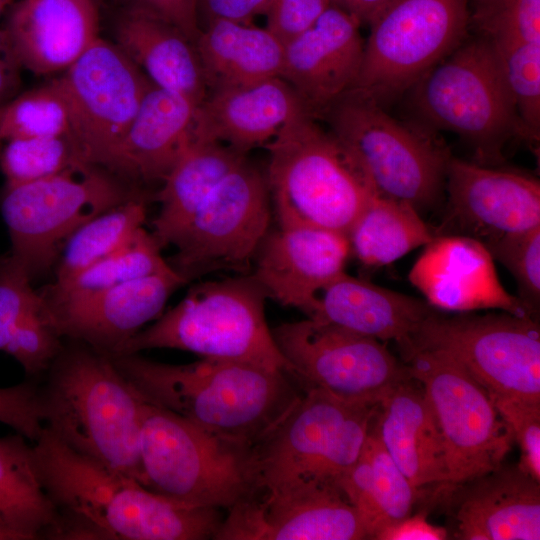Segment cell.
<instances>
[{
    "label": "cell",
    "instance_id": "cell-16",
    "mask_svg": "<svg viewBox=\"0 0 540 540\" xmlns=\"http://www.w3.org/2000/svg\"><path fill=\"white\" fill-rule=\"evenodd\" d=\"M56 80L80 159L108 170L152 83L115 43L101 37Z\"/></svg>",
    "mask_w": 540,
    "mask_h": 540
},
{
    "label": "cell",
    "instance_id": "cell-17",
    "mask_svg": "<svg viewBox=\"0 0 540 540\" xmlns=\"http://www.w3.org/2000/svg\"><path fill=\"white\" fill-rule=\"evenodd\" d=\"M186 283L173 269L97 291L65 292L46 286L39 294L62 338L114 356L161 315L171 294Z\"/></svg>",
    "mask_w": 540,
    "mask_h": 540
},
{
    "label": "cell",
    "instance_id": "cell-33",
    "mask_svg": "<svg viewBox=\"0 0 540 540\" xmlns=\"http://www.w3.org/2000/svg\"><path fill=\"white\" fill-rule=\"evenodd\" d=\"M351 253L365 267L388 265L426 246L433 231L409 203L377 195L347 234Z\"/></svg>",
    "mask_w": 540,
    "mask_h": 540
},
{
    "label": "cell",
    "instance_id": "cell-27",
    "mask_svg": "<svg viewBox=\"0 0 540 540\" xmlns=\"http://www.w3.org/2000/svg\"><path fill=\"white\" fill-rule=\"evenodd\" d=\"M462 486L456 512L460 539H540V482L518 465H501Z\"/></svg>",
    "mask_w": 540,
    "mask_h": 540
},
{
    "label": "cell",
    "instance_id": "cell-25",
    "mask_svg": "<svg viewBox=\"0 0 540 540\" xmlns=\"http://www.w3.org/2000/svg\"><path fill=\"white\" fill-rule=\"evenodd\" d=\"M434 311L426 301L344 271L315 295L304 314L379 341H395L402 353Z\"/></svg>",
    "mask_w": 540,
    "mask_h": 540
},
{
    "label": "cell",
    "instance_id": "cell-37",
    "mask_svg": "<svg viewBox=\"0 0 540 540\" xmlns=\"http://www.w3.org/2000/svg\"><path fill=\"white\" fill-rule=\"evenodd\" d=\"M70 134L69 107L56 79L2 106V141Z\"/></svg>",
    "mask_w": 540,
    "mask_h": 540
},
{
    "label": "cell",
    "instance_id": "cell-39",
    "mask_svg": "<svg viewBox=\"0 0 540 540\" xmlns=\"http://www.w3.org/2000/svg\"><path fill=\"white\" fill-rule=\"evenodd\" d=\"M493 260L512 274L518 298L533 313L540 302V225L483 242Z\"/></svg>",
    "mask_w": 540,
    "mask_h": 540
},
{
    "label": "cell",
    "instance_id": "cell-14",
    "mask_svg": "<svg viewBox=\"0 0 540 540\" xmlns=\"http://www.w3.org/2000/svg\"><path fill=\"white\" fill-rule=\"evenodd\" d=\"M300 387L379 406L409 378L407 367L377 339L312 318L271 329Z\"/></svg>",
    "mask_w": 540,
    "mask_h": 540
},
{
    "label": "cell",
    "instance_id": "cell-50",
    "mask_svg": "<svg viewBox=\"0 0 540 540\" xmlns=\"http://www.w3.org/2000/svg\"><path fill=\"white\" fill-rule=\"evenodd\" d=\"M19 65L13 58L2 31H0V101L8 98L17 89Z\"/></svg>",
    "mask_w": 540,
    "mask_h": 540
},
{
    "label": "cell",
    "instance_id": "cell-47",
    "mask_svg": "<svg viewBox=\"0 0 540 540\" xmlns=\"http://www.w3.org/2000/svg\"><path fill=\"white\" fill-rule=\"evenodd\" d=\"M127 8L157 17L178 28L192 42L200 31L198 0H126Z\"/></svg>",
    "mask_w": 540,
    "mask_h": 540
},
{
    "label": "cell",
    "instance_id": "cell-38",
    "mask_svg": "<svg viewBox=\"0 0 540 540\" xmlns=\"http://www.w3.org/2000/svg\"><path fill=\"white\" fill-rule=\"evenodd\" d=\"M6 186L38 181L84 163L70 135L12 139L0 154Z\"/></svg>",
    "mask_w": 540,
    "mask_h": 540
},
{
    "label": "cell",
    "instance_id": "cell-36",
    "mask_svg": "<svg viewBox=\"0 0 540 540\" xmlns=\"http://www.w3.org/2000/svg\"><path fill=\"white\" fill-rule=\"evenodd\" d=\"M488 40L512 99L519 133L536 143L540 128V41Z\"/></svg>",
    "mask_w": 540,
    "mask_h": 540
},
{
    "label": "cell",
    "instance_id": "cell-20",
    "mask_svg": "<svg viewBox=\"0 0 540 540\" xmlns=\"http://www.w3.org/2000/svg\"><path fill=\"white\" fill-rule=\"evenodd\" d=\"M408 279L433 308L534 315L501 284L485 245L467 235L435 236L415 261Z\"/></svg>",
    "mask_w": 540,
    "mask_h": 540
},
{
    "label": "cell",
    "instance_id": "cell-11",
    "mask_svg": "<svg viewBox=\"0 0 540 540\" xmlns=\"http://www.w3.org/2000/svg\"><path fill=\"white\" fill-rule=\"evenodd\" d=\"M440 352L488 393L540 401V331L533 317L508 312L448 317L436 310L401 353Z\"/></svg>",
    "mask_w": 540,
    "mask_h": 540
},
{
    "label": "cell",
    "instance_id": "cell-46",
    "mask_svg": "<svg viewBox=\"0 0 540 540\" xmlns=\"http://www.w3.org/2000/svg\"><path fill=\"white\" fill-rule=\"evenodd\" d=\"M332 0H270L266 28L284 45L307 30Z\"/></svg>",
    "mask_w": 540,
    "mask_h": 540
},
{
    "label": "cell",
    "instance_id": "cell-29",
    "mask_svg": "<svg viewBox=\"0 0 540 540\" xmlns=\"http://www.w3.org/2000/svg\"><path fill=\"white\" fill-rule=\"evenodd\" d=\"M115 39L153 85L197 105L206 97L208 89L195 43L175 26L126 8L117 20Z\"/></svg>",
    "mask_w": 540,
    "mask_h": 540
},
{
    "label": "cell",
    "instance_id": "cell-1",
    "mask_svg": "<svg viewBox=\"0 0 540 540\" xmlns=\"http://www.w3.org/2000/svg\"><path fill=\"white\" fill-rule=\"evenodd\" d=\"M41 484L59 515L57 539H214L220 508L163 497L72 450L46 429L33 445Z\"/></svg>",
    "mask_w": 540,
    "mask_h": 540
},
{
    "label": "cell",
    "instance_id": "cell-8",
    "mask_svg": "<svg viewBox=\"0 0 540 540\" xmlns=\"http://www.w3.org/2000/svg\"><path fill=\"white\" fill-rule=\"evenodd\" d=\"M142 195L109 170L85 163L38 181L6 186L0 208L11 255L33 280L56 265L71 235L86 222Z\"/></svg>",
    "mask_w": 540,
    "mask_h": 540
},
{
    "label": "cell",
    "instance_id": "cell-53",
    "mask_svg": "<svg viewBox=\"0 0 540 540\" xmlns=\"http://www.w3.org/2000/svg\"><path fill=\"white\" fill-rule=\"evenodd\" d=\"M10 4L11 0H0V16Z\"/></svg>",
    "mask_w": 540,
    "mask_h": 540
},
{
    "label": "cell",
    "instance_id": "cell-42",
    "mask_svg": "<svg viewBox=\"0 0 540 540\" xmlns=\"http://www.w3.org/2000/svg\"><path fill=\"white\" fill-rule=\"evenodd\" d=\"M62 337L43 306L25 315L13 327L4 352L14 357L31 377L43 376L63 347Z\"/></svg>",
    "mask_w": 540,
    "mask_h": 540
},
{
    "label": "cell",
    "instance_id": "cell-35",
    "mask_svg": "<svg viewBox=\"0 0 540 540\" xmlns=\"http://www.w3.org/2000/svg\"><path fill=\"white\" fill-rule=\"evenodd\" d=\"M160 250L152 234L141 227L120 248L73 279L49 286L65 292H91L173 270Z\"/></svg>",
    "mask_w": 540,
    "mask_h": 540
},
{
    "label": "cell",
    "instance_id": "cell-23",
    "mask_svg": "<svg viewBox=\"0 0 540 540\" xmlns=\"http://www.w3.org/2000/svg\"><path fill=\"white\" fill-rule=\"evenodd\" d=\"M2 33L19 67L65 71L100 37L98 11L92 0H22Z\"/></svg>",
    "mask_w": 540,
    "mask_h": 540
},
{
    "label": "cell",
    "instance_id": "cell-32",
    "mask_svg": "<svg viewBox=\"0 0 540 540\" xmlns=\"http://www.w3.org/2000/svg\"><path fill=\"white\" fill-rule=\"evenodd\" d=\"M58 512L46 494L33 446L19 433L0 438V526L15 540L56 539Z\"/></svg>",
    "mask_w": 540,
    "mask_h": 540
},
{
    "label": "cell",
    "instance_id": "cell-43",
    "mask_svg": "<svg viewBox=\"0 0 540 540\" xmlns=\"http://www.w3.org/2000/svg\"><path fill=\"white\" fill-rule=\"evenodd\" d=\"M488 394L521 450L518 466L540 482V401Z\"/></svg>",
    "mask_w": 540,
    "mask_h": 540
},
{
    "label": "cell",
    "instance_id": "cell-13",
    "mask_svg": "<svg viewBox=\"0 0 540 540\" xmlns=\"http://www.w3.org/2000/svg\"><path fill=\"white\" fill-rule=\"evenodd\" d=\"M421 387L442 433L447 464L446 491L501 465L514 442L487 390L448 356L416 351L405 360Z\"/></svg>",
    "mask_w": 540,
    "mask_h": 540
},
{
    "label": "cell",
    "instance_id": "cell-9",
    "mask_svg": "<svg viewBox=\"0 0 540 540\" xmlns=\"http://www.w3.org/2000/svg\"><path fill=\"white\" fill-rule=\"evenodd\" d=\"M330 133L376 191L417 211L439 199L449 156L437 143L388 115L379 102L353 90L326 112Z\"/></svg>",
    "mask_w": 540,
    "mask_h": 540
},
{
    "label": "cell",
    "instance_id": "cell-51",
    "mask_svg": "<svg viewBox=\"0 0 540 540\" xmlns=\"http://www.w3.org/2000/svg\"><path fill=\"white\" fill-rule=\"evenodd\" d=\"M353 14L361 23H370L391 0H332Z\"/></svg>",
    "mask_w": 540,
    "mask_h": 540
},
{
    "label": "cell",
    "instance_id": "cell-12",
    "mask_svg": "<svg viewBox=\"0 0 540 540\" xmlns=\"http://www.w3.org/2000/svg\"><path fill=\"white\" fill-rule=\"evenodd\" d=\"M468 23L469 0H391L369 23L361 68L350 90L381 104L456 49Z\"/></svg>",
    "mask_w": 540,
    "mask_h": 540
},
{
    "label": "cell",
    "instance_id": "cell-31",
    "mask_svg": "<svg viewBox=\"0 0 540 540\" xmlns=\"http://www.w3.org/2000/svg\"><path fill=\"white\" fill-rule=\"evenodd\" d=\"M245 158L220 142L192 139L157 194L160 209L151 234L160 248L174 244L214 188Z\"/></svg>",
    "mask_w": 540,
    "mask_h": 540
},
{
    "label": "cell",
    "instance_id": "cell-48",
    "mask_svg": "<svg viewBox=\"0 0 540 540\" xmlns=\"http://www.w3.org/2000/svg\"><path fill=\"white\" fill-rule=\"evenodd\" d=\"M270 0H198L200 27L214 21L252 22L265 14Z\"/></svg>",
    "mask_w": 540,
    "mask_h": 540
},
{
    "label": "cell",
    "instance_id": "cell-26",
    "mask_svg": "<svg viewBox=\"0 0 540 540\" xmlns=\"http://www.w3.org/2000/svg\"><path fill=\"white\" fill-rule=\"evenodd\" d=\"M198 106L152 84L108 170L123 179L163 181L193 139Z\"/></svg>",
    "mask_w": 540,
    "mask_h": 540
},
{
    "label": "cell",
    "instance_id": "cell-41",
    "mask_svg": "<svg viewBox=\"0 0 540 540\" xmlns=\"http://www.w3.org/2000/svg\"><path fill=\"white\" fill-rule=\"evenodd\" d=\"M469 22L491 40L540 41V0H469Z\"/></svg>",
    "mask_w": 540,
    "mask_h": 540
},
{
    "label": "cell",
    "instance_id": "cell-49",
    "mask_svg": "<svg viewBox=\"0 0 540 540\" xmlns=\"http://www.w3.org/2000/svg\"><path fill=\"white\" fill-rule=\"evenodd\" d=\"M445 528L433 525L423 514L409 515L406 518L386 526L374 539L378 540H444L447 536Z\"/></svg>",
    "mask_w": 540,
    "mask_h": 540
},
{
    "label": "cell",
    "instance_id": "cell-10",
    "mask_svg": "<svg viewBox=\"0 0 540 540\" xmlns=\"http://www.w3.org/2000/svg\"><path fill=\"white\" fill-rule=\"evenodd\" d=\"M414 85L424 120L469 141L484 162L502 159L503 145L519 133L496 55L483 36L460 44Z\"/></svg>",
    "mask_w": 540,
    "mask_h": 540
},
{
    "label": "cell",
    "instance_id": "cell-54",
    "mask_svg": "<svg viewBox=\"0 0 540 540\" xmlns=\"http://www.w3.org/2000/svg\"><path fill=\"white\" fill-rule=\"evenodd\" d=\"M2 106L3 105H0V120H1V114H2ZM1 142H2V139L0 137V154H1Z\"/></svg>",
    "mask_w": 540,
    "mask_h": 540
},
{
    "label": "cell",
    "instance_id": "cell-52",
    "mask_svg": "<svg viewBox=\"0 0 540 540\" xmlns=\"http://www.w3.org/2000/svg\"><path fill=\"white\" fill-rule=\"evenodd\" d=\"M0 540H15L13 535L0 526Z\"/></svg>",
    "mask_w": 540,
    "mask_h": 540
},
{
    "label": "cell",
    "instance_id": "cell-7",
    "mask_svg": "<svg viewBox=\"0 0 540 540\" xmlns=\"http://www.w3.org/2000/svg\"><path fill=\"white\" fill-rule=\"evenodd\" d=\"M139 450L142 485L175 502L229 509L254 491L252 446L147 401Z\"/></svg>",
    "mask_w": 540,
    "mask_h": 540
},
{
    "label": "cell",
    "instance_id": "cell-40",
    "mask_svg": "<svg viewBox=\"0 0 540 540\" xmlns=\"http://www.w3.org/2000/svg\"><path fill=\"white\" fill-rule=\"evenodd\" d=\"M364 451L370 464L374 497L385 527L411 515L423 491L416 489L399 469L372 427Z\"/></svg>",
    "mask_w": 540,
    "mask_h": 540
},
{
    "label": "cell",
    "instance_id": "cell-28",
    "mask_svg": "<svg viewBox=\"0 0 540 540\" xmlns=\"http://www.w3.org/2000/svg\"><path fill=\"white\" fill-rule=\"evenodd\" d=\"M400 382L379 405L372 427L399 469L418 490L438 485L446 489L448 464L434 411L422 389Z\"/></svg>",
    "mask_w": 540,
    "mask_h": 540
},
{
    "label": "cell",
    "instance_id": "cell-5",
    "mask_svg": "<svg viewBox=\"0 0 540 540\" xmlns=\"http://www.w3.org/2000/svg\"><path fill=\"white\" fill-rule=\"evenodd\" d=\"M266 298L252 275L197 284L177 305L135 334L120 354L170 348L291 375L290 364L266 322Z\"/></svg>",
    "mask_w": 540,
    "mask_h": 540
},
{
    "label": "cell",
    "instance_id": "cell-4",
    "mask_svg": "<svg viewBox=\"0 0 540 540\" xmlns=\"http://www.w3.org/2000/svg\"><path fill=\"white\" fill-rule=\"evenodd\" d=\"M265 147V179L279 226H315L347 235L380 195L307 110L293 116Z\"/></svg>",
    "mask_w": 540,
    "mask_h": 540
},
{
    "label": "cell",
    "instance_id": "cell-2",
    "mask_svg": "<svg viewBox=\"0 0 540 540\" xmlns=\"http://www.w3.org/2000/svg\"><path fill=\"white\" fill-rule=\"evenodd\" d=\"M111 358L147 402L249 446L274 427L303 394L289 373L246 362L202 358L172 365L138 353Z\"/></svg>",
    "mask_w": 540,
    "mask_h": 540
},
{
    "label": "cell",
    "instance_id": "cell-3",
    "mask_svg": "<svg viewBox=\"0 0 540 540\" xmlns=\"http://www.w3.org/2000/svg\"><path fill=\"white\" fill-rule=\"evenodd\" d=\"M39 385L44 429L66 446L142 484L145 399L111 356L68 340Z\"/></svg>",
    "mask_w": 540,
    "mask_h": 540
},
{
    "label": "cell",
    "instance_id": "cell-34",
    "mask_svg": "<svg viewBox=\"0 0 540 540\" xmlns=\"http://www.w3.org/2000/svg\"><path fill=\"white\" fill-rule=\"evenodd\" d=\"M146 204L137 197L112 207L77 229L56 263L54 283L67 282L104 259L143 227Z\"/></svg>",
    "mask_w": 540,
    "mask_h": 540
},
{
    "label": "cell",
    "instance_id": "cell-21",
    "mask_svg": "<svg viewBox=\"0 0 540 540\" xmlns=\"http://www.w3.org/2000/svg\"><path fill=\"white\" fill-rule=\"evenodd\" d=\"M449 221L482 243L540 225V183L532 176L449 158Z\"/></svg>",
    "mask_w": 540,
    "mask_h": 540
},
{
    "label": "cell",
    "instance_id": "cell-22",
    "mask_svg": "<svg viewBox=\"0 0 540 540\" xmlns=\"http://www.w3.org/2000/svg\"><path fill=\"white\" fill-rule=\"evenodd\" d=\"M347 235L315 226L268 231L254 258L252 276L267 297L303 313L315 295L344 272Z\"/></svg>",
    "mask_w": 540,
    "mask_h": 540
},
{
    "label": "cell",
    "instance_id": "cell-15",
    "mask_svg": "<svg viewBox=\"0 0 540 540\" xmlns=\"http://www.w3.org/2000/svg\"><path fill=\"white\" fill-rule=\"evenodd\" d=\"M265 179L247 157L214 188L173 246L170 264L187 282L223 269L244 271L269 231Z\"/></svg>",
    "mask_w": 540,
    "mask_h": 540
},
{
    "label": "cell",
    "instance_id": "cell-45",
    "mask_svg": "<svg viewBox=\"0 0 540 540\" xmlns=\"http://www.w3.org/2000/svg\"><path fill=\"white\" fill-rule=\"evenodd\" d=\"M0 422L35 442L44 430L39 384L23 382L0 388Z\"/></svg>",
    "mask_w": 540,
    "mask_h": 540
},
{
    "label": "cell",
    "instance_id": "cell-24",
    "mask_svg": "<svg viewBox=\"0 0 540 540\" xmlns=\"http://www.w3.org/2000/svg\"><path fill=\"white\" fill-rule=\"evenodd\" d=\"M306 110L281 77L209 91L197 108L193 138L217 141L241 153L265 146Z\"/></svg>",
    "mask_w": 540,
    "mask_h": 540
},
{
    "label": "cell",
    "instance_id": "cell-19",
    "mask_svg": "<svg viewBox=\"0 0 540 540\" xmlns=\"http://www.w3.org/2000/svg\"><path fill=\"white\" fill-rule=\"evenodd\" d=\"M361 22L332 3L307 30L284 45L283 78L314 117L356 82L364 52Z\"/></svg>",
    "mask_w": 540,
    "mask_h": 540
},
{
    "label": "cell",
    "instance_id": "cell-44",
    "mask_svg": "<svg viewBox=\"0 0 540 540\" xmlns=\"http://www.w3.org/2000/svg\"><path fill=\"white\" fill-rule=\"evenodd\" d=\"M25 268L11 255L0 256V350L10 333L27 312L38 308L42 298L31 285Z\"/></svg>",
    "mask_w": 540,
    "mask_h": 540
},
{
    "label": "cell",
    "instance_id": "cell-30",
    "mask_svg": "<svg viewBox=\"0 0 540 540\" xmlns=\"http://www.w3.org/2000/svg\"><path fill=\"white\" fill-rule=\"evenodd\" d=\"M195 46L208 92L281 77L284 44L266 27L214 21L201 28Z\"/></svg>",
    "mask_w": 540,
    "mask_h": 540
},
{
    "label": "cell",
    "instance_id": "cell-18",
    "mask_svg": "<svg viewBox=\"0 0 540 540\" xmlns=\"http://www.w3.org/2000/svg\"><path fill=\"white\" fill-rule=\"evenodd\" d=\"M368 538L357 510L337 485L253 492L229 508L214 539L359 540Z\"/></svg>",
    "mask_w": 540,
    "mask_h": 540
},
{
    "label": "cell",
    "instance_id": "cell-6",
    "mask_svg": "<svg viewBox=\"0 0 540 540\" xmlns=\"http://www.w3.org/2000/svg\"><path fill=\"white\" fill-rule=\"evenodd\" d=\"M379 406L316 388L252 446L253 492L278 493L338 480L357 462Z\"/></svg>",
    "mask_w": 540,
    "mask_h": 540
}]
</instances>
